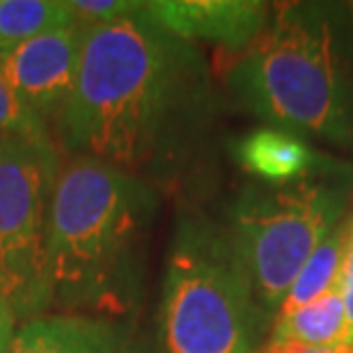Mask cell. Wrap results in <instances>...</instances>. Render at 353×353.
<instances>
[{
	"instance_id": "cell-15",
	"label": "cell",
	"mask_w": 353,
	"mask_h": 353,
	"mask_svg": "<svg viewBox=\"0 0 353 353\" xmlns=\"http://www.w3.org/2000/svg\"><path fill=\"white\" fill-rule=\"evenodd\" d=\"M65 7L76 23L92 28L129 17V14L138 12L143 3H129V0H67Z\"/></svg>"
},
{
	"instance_id": "cell-17",
	"label": "cell",
	"mask_w": 353,
	"mask_h": 353,
	"mask_svg": "<svg viewBox=\"0 0 353 353\" xmlns=\"http://www.w3.org/2000/svg\"><path fill=\"white\" fill-rule=\"evenodd\" d=\"M19 316L14 314V310L0 299V353H10L14 335L19 330Z\"/></svg>"
},
{
	"instance_id": "cell-5",
	"label": "cell",
	"mask_w": 353,
	"mask_h": 353,
	"mask_svg": "<svg viewBox=\"0 0 353 353\" xmlns=\"http://www.w3.org/2000/svg\"><path fill=\"white\" fill-rule=\"evenodd\" d=\"M351 188L349 170L328 165L282 186L239 190L228 228L271 321L310 255L349 216Z\"/></svg>"
},
{
	"instance_id": "cell-7",
	"label": "cell",
	"mask_w": 353,
	"mask_h": 353,
	"mask_svg": "<svg viewBox=\"0 0 353 353\" xmlns=\"http://www.w3.org/2000/svg\"><path fill=\"white\" fill-rule=\"evenodd\" d=\"M85 37L88 28L74 21L0 53L3 79L44 119L51 133L76 90Z\"/></svg>"
},
{
	"instance_id": "cell-6",
	"label": "cell",
	"mask_w": 353,
	"mask_h": 353,
	"mask_svg": "<svg viewBox=\"0 0 353 353\" xmlns=\"http://www.w3.org/2000/svg\"><path fill=\"white\" fill-rule=\"evenodd\" d=\"M60 161L55 143L0 145V299L19 323L51 310L46 241Z\"/></svg>"
},
{
	"instance_id": "cell-13",
	"label": "cell",
	"mask_w": 353,
	"mask_h": 353,
	"mask_svg": "<svg viewBox=\"0 0 353 353\" xmlns=\"http://www.w3.org/2000/svg\"><path fill=\"white\" fill-rule=\"evenodd\" d=\"M74 23L65 3L53 0H0V53L55 28Z\"/></svg>"
},
{
	"instance_id": "cell-11",
	"label": "cell",
	"mask_w": 353,
	"mask_h": 353,
	"mask_svg": "<svg viewBox=\"0 0 353 353\" xmlns=\"http://www.w3.org/2000/svg\"><path fill=\"white\" fill-rule=\"evenodd\" d=\"M266 342H292L301 347H330L349 342L347 310L340 287L275 319Z\"/></svg>"
},
{
	"instance_id": "cell-3",
	"label": "cell",
	"mask_w": 353,
	"mask_h": 353,
	"mask_svg": "<svg viewBox=\"0 0 353 353\" xmlns=\"http://www.w3.org/2000/svg\"><path fill=\"white\" fill-rule=\"evenodd\" d=\"M225 85L266 126L353 145L349 90L328 7L287 3L271 10L264 32L232 65Z\"/></svg>"
},
{
	"instance_id": "cell-1",
	"label": "cell",
	"mask_w": 353,
	"mask_h": 353,
	"mask_svg": "<svg viewBox=\"0 0 353 353\" xmlns=\"http://www.w3.org/2000/svg\"><path fill=\"white\" fill-rule=\"evenodd\" d=\"M214 117L202 51L159 26L143 3L88 28L76 90L53 138L65 157L103 161L152 183L190 163Z\"/></svg>"
},
{
	"instance_id": "cell-9",
	"label": "cell",
	"mask_w": 353,
	"mask_h": 353,
	"mask_svg": "<svg viewBox=\"0 0 353 353\" xmlns=\"http://www.w3.org/2000/svg\"><path fill=\"white\" fill-rule=\"evenodd\" d=\"M10 353H147L124 319L46 312L21 323Z\"/></svg>"
},
{
	"instance_id": "cell-16",
	"label": "cell",
	"mask_w": 353,
	"mask_h": 353,
	"mask_svg": "<svg viewBox=\"0 0 353 353\" xmlns=\"http://www.w3.org/2000/svg\"><path fill=\"white\" fill-rule=\"evenodd\" d=\"M340 292L344 299V310H347L349 342H353V214H349V239H347V252H344Z\"/></svg>"
},
{
	"instance_id": "cell-2",
	"label": "cell",
	"mask_w": 353,
	"mask_h": 353,
	"mask_svg": "<svg viewBox=\"0 0 353 353\" xmlns=\"http://www.w3.org/2000/svg\"><path fill=\"white\" fill-rule=\"evenodd\" d=\"M157 216L154 183L62 154L48 214V312L129 319L145 296Z\"/></svg>"
},
{
	"instance_id": "cell-10",
	"label": "cell",
	"mask_w": 353,
	"mask_h": 353,
	"mask_svg": "<svg viewBox=\"0 0 353 353\" xmlns=\"http://www.w3.org/2000/svg\"><path fill=\"white\" fill-rule=\"evenodd\" d=\"M234 157L245 172L268 186L299 181L319 170V159L305 138L273 126H262L239 138Z\"/></svg>"
},
{
	"instance_id": "cell-14",
	"label": "cell",
	"mask_w": 353,
	"mask_h": 353,
	"mask_svg": "<svg viewBox=\"0 0 353 353\" xmlns=\"http://www.w3.org/2000/svg\"><path fill=\"white\" fill-rule=\"evenodd\" d=\"M5 143H55V138L0 74V145Z\"/></svg>"
},
{
	"instance_id": "cell-4",
	"label": "cell",
	"mask_w": 353,
	"mask_h": 353,
	"mask_svg": "<svg viewBox=\"0 0 353 353\" xmlns=\"http://www.w3.org/2000/svg\"><path fill=\"white\" fill-rule=\"evenodd\" d=\"M271 316L228 225L181 214L161 285L157 353H257Z\"/></svg>"
},
{
	"instance_id": "cell-18",
	"label": "cell",
	"mask_w": 353,
	"mask_h": 353,
	"mask_svg": "<svg viewBox=\"0 0 353 353\" xmlns=\"http://www.w3.org/2000/svg\"><path fill=\"white\" fill-rule=\"evenodd\" d=\"M292 353H353V342H340L330 347H301L296 344Z\"/></svg>"
},
{
	"instance_id": "cell-12",
	"label": "cell",
	"mask_w": 353,
	"mask_h": 353,
	"mask_svg": "<svg viewBox=\"0 0 353 353\" xmlns=\"http://www.w3.org/2000/svg\"><path fill=\"white\" fill-rule=\"evenodd\" d=\"M347 239H349V216L344 218V221L323 239L319 248L310 255L305 266L301 268V273L296 275V280L292 282V287H289L287 296L282 299L273 321L340 287L344 252H347Z\"/></svg>"
},
{
	"instance_id": "cell-8",
	"label": "cell",
	"mask_w": 353,
	"mask_h": 353,
	"mask_svg": "<svg viewBox=\"0 0 353 353\" xmlns=\"http://www.w3.org/2000/svg\"><path fill=\"white\" fill-rule=\"evenodd\" d=\"M147 14L168 32L197 44H216L243 53L271 19V5L259 0H154Z\"/></svg>"
}]
</instances>
